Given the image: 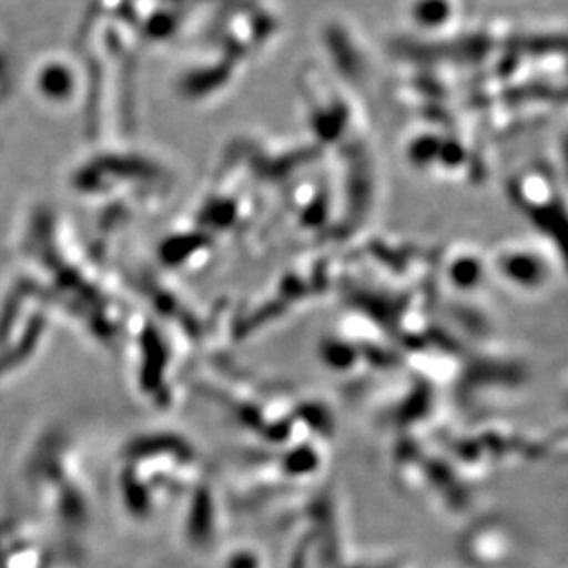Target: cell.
<instances>
[{"instance_id": "1", "label": "cell", "mask_w": 568, "mask_h": 568, "mask_svg": "<svg viewBox=\"0 0 568 568\" xmlns=\"http://www.w3.org/2000/svg\"><path fill=\"white\" fill-rule=\"evenodd\" d=\"M33 91L44 105L63 110L77 102L82 91V77L71 60L61 55H49L33 69Z\"/></svg>"}]
</instances>
